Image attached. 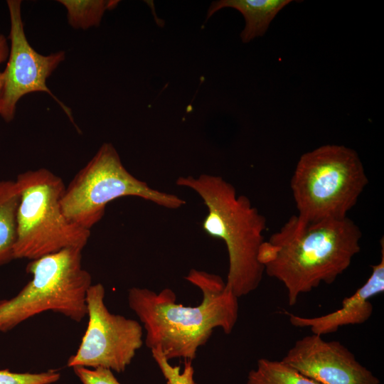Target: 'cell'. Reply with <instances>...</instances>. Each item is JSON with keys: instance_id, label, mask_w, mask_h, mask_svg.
<instances>
[{"instance_id": "1", "label": "cell", "mask_w": 384, "mask_h": 384, "mask_svg": "<svg viewBox=\"0 0 384 384\" xmlns=\"http://www.w3.org/2000/svg\"><path fill=\"white\" fill-rule=\"evenodd\" d=\"M185 279L202 292L197 306L178 304L176 294L169 288L156 293L132 287L127 300L146 331L145 344L149 348H159L169 360L193 361L215 329L220 328L226 334L233 331L239 304L238 297L218 274L191 269Z\"/></svg>"}, {"instance_id": "2", "label": "cell", "mask_w": 384, "mask_h": 384, "mask_svg": "<svg viewBox=\"0 0 384 384\" xmlns=\"http://www.w3.org/2000/svg\"><path fill=\"white\" fill-rule=\"evenodd\" d=\"M361 238L348 217L307 223L292 215L261 244L257 259L267 274L284 284L293 306L299 295L332 284L346 271L361 250Z\"/></svg>"}, {"instance_id": "3", "label": "cell", "mask_w": 384, "mask_h": 384, "mask_svg": "<svg viewBox=\"0 0 384 384\" xmlns=\"http://www.w3.org/2000/svg\"><path fill=\"white\" fill-rule=\"evenodd\" d=\"M176 183L200 196L208 209L203 230L226 245L229 259L226 286L238 298L255 291L265 272L257 255L265 241L266 218L247 196H238L235 187L221 176L206 174L180 176Z\"/></svg>"}, {"instance_id": "4", "label": "cell", "mask_w": 384, "mask_h": 384, "mask_svg": "<svg viewBox=\"0 0 384 384\" xmlns=\"http://www.w3.org/2000/svg\"><path fill=\"white\" fill-rule=\"evenodd\" d=\"M368 183L356 151L327 144L304 153L290 181L297 218L307 223L341 220Z\"/></svg>"}, {"instance_id": "5", "label": "cell", "mask_w": 384, "mask_h": 384, "mask_svg": "<svg viewBox=\"0 0 384 384\" xmlns=\"http://www.w3.org/2000/svg\"><path fill=\"white\" fill-rule=\"evenodd\" d=\"M31 279L14 297L0 301V331H8L51 311L80 322L87 315L91 275L82 265V250L68 248L31 260Z\"/></svg>"}, {"instance_id": "6", "label": "cell", "mask_w": 384, "mask_h": 384, "mask_svg": "<svg viewBox=\"0 0 384 384\" xmlns=\"http://www.w3.org/2000/svg\"><path fill=\"white\" fill-rule=\"evenodd\" d=\"M19 191L14 259L33 260L68 248L83 250L90 230L64 213L63 180L48 169L29 170L15 180Z\"/></svg>"}, {"instance_id": "7", "label": "cell", "mask_w": 384, "mask_h": 384, "mask_svg": "<svg viewBox=\"0 0 384 384\" xmlns=\"http://www.w3.org/2000/svg\"><path fill=\"white\" fill-rule=\"evenodd\" d=\"M125 196L139 197L169 209L186 204L178 196L154 189L134 176L114 146L105 143L65 188L61 206L72 222L90 230L102 218L109 203Z\"/></svg>"}, {"instance_id": "8", "label": "cell", "mask_w": 384, "mask_h": 384, "mask_svg": "<svg viewBox=\"0 0 384 384\" xmlns=\"http://www.w3.org/2000/svg\"><path fill=\"white\" fill-rule=\"evenodd\" d=\"M101 283L91 284L86 294L88 322L77 352L68 367L106 368L121 373L143 345V326L134 319L111 313L105 302Z\"/></svg>"}, {"instance_id": "9", "label": "cell", "mask_w": 384, "mask_h": 384, "mask_svg": "<svg viewBox=\"0 0 384 384\" xmlns=\"http://www.w3.org/2000/svg\"><path fill=\"white\" fill-rule=\"evenodd\" d=\"M11 41L9 60L3 73V85L0 95V116L10 122L15 116L18 101L33 92H44L51 96L74 122L71 110L65 105L46 85V80L58 65L64 60L63 51L43 55L30 45L25 35L21 17V1L9 0Z\"/></svg>"}, {"instance_id": "10", "label": "cell", "mask_w": 384, "mask_h": 384, "mask_svg": "<svg viewBox=\"0 0 384 384\" xmlns=\"http://www.w3.org/2000/svg\"><path fill=\"white\" fill-rule=\"evenodd\" d=\"M319 384H380L338 341L312 334L297 340L281 360Z\"/></svg>"}, {"instance_id": "11", "label": "cell", "mask_w": 384, "mask_h": 384, "mask_svg": "<svg viewBox=\"0 0 384 384\" xmlns=\"http://www.w3.org/2000/svg\"><path fill=\"white\" fill-rule=\"evenodd\" d=\"M381 257L380 262L371 266L372 272L365 284L358 288L350 297H346L341 308L316 317H303L289 314L292 325L296 327H309L314 334L323 336L334 333L344 326L362 324L373 314L370 299L384 292V241L380 240Z\"/></svg>"}, {"instance_id": "12", "label": "cell", "mask_w": 384, "mask_h": 384, "mask_svg": "<svg viewBox=\"0 0 384 384\" xmlns=\"http://www.w3.org/2000/svg\"><path fill=\"white\" fill-rule=\"evenodd\" d=\"M292 1L290 0H220L211 3L207 19L216 11L224 8H232L240 11L245 21L240 33L243 43L262 36L277 14Z\"/></svg>"}, {"instance_id": "13", "label": "cell", "mask_w": 384, "mask_h": 384, "mask_svg": "<svg viewBox=\"0 0 384 384\" xmlns=\"http://www.w3.org/2000/svg\"><path fill=\"white\" fill-rule=\"evenodd\" d=\"M18 204L16 181L0 180V265L14 259Z\"/></svg>"}, {"instance_id": "14", "label": "cell", "mask_w": 384, "mask_h": 384, "mask_svg": "<svg viewBox=\"0 0 384 384\" xmlns=\"http://www.w3.org/2000/svg\"><path fill=\"white\" fill-rule=\"evenodd\" d=\"M246 384H319L285 363L260 358L251 370Z\"/></svg>"}, {"instance_id": "15", "label": "cell", "mask_w": 384, "mask_h": 384, "mask_svg": "<svg viewBox=\"0 0 384 384\" xmlns=\"http://www.w3.org/2000/svg\"><path fill=\"white\" fill-rule=\"evenodd\" d=\"M67 10L69 24L74 28L87 29L100 25L105 12L114 9L117 0H60Z\"/></svg>"}, {"instance_id": "16", "label": "cell", "mask_w": 384, "mask_h": 384, "mask_svg": "<svg viewBox=\"0 0 384 384\" xmlns=\"http://www.w3.org/2000/svg\"><path fill=\"white\" fill-rule=\"evenodd\" d=\"M151 351L153 358L166 379V384H197L194 380L192 361H184L183 369L181 371L180 366H174L169 363V360L159 348H152Z\"/></svg>"}, {"instance_id": "17", "label": "cell", "mask_w": 384, "mask_h": 384, "mask_svg": "<svg viewBox=\"0 0 384 384\" xmlns=\"http://www.w3.org/2000/svg\"><path fill=\"white\" fill-rule=\"evenodd\" d=\"M60 378L55 370L41 373H15L9 369L0 370V384H52Z\"/></svg>"}, {"instance_id": "18", "label": "cell", "mask_w": 384, "mask_h": 384, "mask_svg": "<svg viewBox=\"0 0 384 384\" xmlns=\"http://www.w3.org/2000/svg\"><path fill=\"white\" fill-rule=\"evenodd\" d=\"M73 370L82 384H122L113 374L106 368H88L74 367Z\"/></svg>"}, {"instance_id": "19", "label": "cell", "mask_w": 384, "mask_h": 384, "mask_svg": "<svg viewBox=\"0 0 384 384\" xmlns=\"http://www.w3.org/2000/svg\"><path fill=\"white\" fill-rule=\"evenodd\" d=\"M9 48L7 40L4 35L0 34V64L4 62L9 57ZM3 85V73L0 72V95Z\"/></svg>"}]
</instances>
